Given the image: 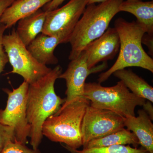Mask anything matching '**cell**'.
<instances>
[{"label": "cell", "instance_id": "obj_14", "mask_svg": "<svg viewBox=\"0 0 153 153\" xmlns=\"http://www.w3.org/2000/svg\"><path fill=\"white\" fill-rule=\"evenodd\" d=\"M52 0H15L6 9L1 18L0 24L10 28L19 20L29 16Z\"/></svg>", "mask_w": 153, "mask_h": 153}, {"label": "cell", "instance_id": "obj_17", "mask_svg": "<svg viewBox=\"0 0 153 153\" xmlns=\"http://www.w3.org/2000/svg\"><path fill=\"white\" fill-rule=\"evenodd\" d=\"M135 95L153 102V88L131 70L123 69L113 74Z\"/></svg>", "mask_w": 153, "mask_h": 153}, {"label": "cell", "instance_id": "obj_1", "mask_svg": "<svg viewBox=\"0 0 153 153\" xmlns=\"http://www.w3.org/2000/svg\"><path fill=\"white\" fill-rule=\"evenodd\" d=\"M62 72V67L57 65L45 76L29 84L27 116L30 126V144L34 149H38L42 142L44 122L56 113L65 102V99L58 96L55 90V81Z\"/></svg>", "mask_w": 153, "mask_h": 153}, {"label": "cell", "instance_id": "obj_6", "mask_svg": "<svg viewBox=\"0 0 153 153\" xmlns=\"http://www.w3.org/2000/svg\"><path fill=\"white\" fill-rule=\"evenodd\" d=\"M2 45L8 57L13 70L8 74H17L22 76L29 84L36 82L52 70L38 63L28 51L27 47L13 29L8 35L3 36Z\"/></svg>", "mask_w": 153, "mask_h": 153}, {"label": "cell", "instance_id": "obj_4", "mask_svg": "<svg viewBox=\"0 0 153 153\" xmlns=\"http://www.w3.org/2000/svg\"><path fill=\"white\" fill-rule=\"evenodd\" d=\"M90 102L84 97H78L45 121L43 135L51 141L64 144L72 149L82 146L81 126Z\"/></svg>", "mask_w": 153, "mask_h": 153}, {"label": "cell", "instance_id": "obj_7", "mask_svg": "<svg viewBox=\"0 0 153 153\" xmlns=\"http://www.w3.org/2000/svg\"><path fill=\"white\" fill-rule=\"evenodd\" d=\"M29 84L24 81L19 87L3 90L7 95L4 109H0V123L13 128L15 142L26 144L30 137V126L27 116Z\"/></svg>", "mask_w": 153, "mask_h": 153}, {"label": "cell", "instance_id": "obj_3", "mask_svg": "<svg viewBox=\"0 0 153 153\" xmlns=\"http://www.w3.org/2000/svg\"><path fill=\"white\" fill-rule=\"evenodd\" d=\"M119 36L120 52L116 61L107 71L99 76L98 82H105L115 71L127 67H138L153 72V60L143 49L142 40L145 29L136 22H129L120 18L114 27Z\"/></svg>", "mask_w": 153, "mask_h": 153}, {"label": "cell", "instance_id": "obj_20", "mask_svg": "<svg viewBox=\"0 0 153 153\" xmlns=\"http://www.w3.org/2000/svg\"><path fill=\"white\" fill-rule=\"evenodd\" d=\"M0 153H41L39 149L28 148L26 144L17 142L9 141Z\"/></svg>", "mask_w": 153, "mask_h": 153}, {"label": "cell", "instance_id": "obj_11", "mask_svg": "<svg viewBox=\"0 0 153 153\" xmlns=\"http://www.w3.org/2000/svg\"><path fill=\"white\" fill-rule=\"evenodd\" d=\"M120 41L115 28H109L104 34L89 44L85 50L87 54L88 68L100 62L112 59L119 51Z\"/></svg>", "mask_w": 153, "mask_h": 153}, {"label": "cell", "instance_id": "obj_23", "mask_svg": "<svg viewBox=\"0 0 153 153\" xmlns=\"http://www.w3.org/2000/svg\"><path fill=\"white\" fill-rule=\"evenodd\" d=\"M65 0H52L50 2L43 7V10L45 12H50L55 9L58 8L59 6L65 1Z\"/></svg>", "mask_w": 153, "mask_h": 153}, {"label": "cell", "instance_id": "obj_16", "mask_svg": "<svg viewBox=\"0 0 153 153\" xmlns=\"http://www.w3.org/2000/svg\"><path fill=\"white\" fill-rule=\"evenodd\" d=\"M47 15V12L41 9L18 22L16 32L26 47L42 33Z\"/></svg>", "mask_w": 153, "mask_h": 153}, {"label": "cell", "instance_id": "obj_27", "mask_svg": "<svg viewBox=\"0 0 153 153\" xmlns=\"http://www.w3.org/2000/svg\"><path fill=\"white\" fill-rule=\"evenodd\" d=\"M108 1V0H88V5L95 4L96 3L103 2L106 1Z\"/></svg>", "mask_w": 153, "mask_h": 153}, {"label": "cell", "instance_id": "obj_9", "mask_svg": "<svg viewBox=\"0 0 153 153\" xmlns=\"http://www.w3.org/2000/svg\"><path fill=\"white\" fill-rule=\"evenodd\" d=\"M88 0H70L60 8L47 12L42 33L68 39L83 14Z\"/></svg>", "mask_w": 153, "mask_h": 153}, {"label": "cell", "instance_id": "obj_10", "mask_svg": "<svg viewBox=\"0 0 153 153\" xmlns=\"http://www.w3.org/2000/svg\"><path fill=\"white\" fill-rule=\"evenodd\" d=\"M87 54L83 50L76 58L71 60L66 71L59 76L60 79H65L66 90L65 101L60 108H63L71 101L78 97H84L85 80L91 73L103 70L106 64L92 68H88L87 63Z\"/></svg>", "mask_w": 153, "mask_h": 153}, {"label": "cell", "instance_id": "obj_18", "mask_svg": "<svg viewBox=\"0 0 153 153\" xmlns=\"http://www.w3.org/2000/svg\"><path fill=\"white\" fill-rule=\"evenodd\" d=\"M132 145L134 147L139 145L138 140L133 133L123 128L102 137L92 140L85 147L92 148L105 147L117 145Z\"/></svg>", "mask_w": 153, "mask_h": 153}, {"label": "cell", "instance_id": "obj_25", "mask_svg": "<svg viewBox=\"0 0 153 153\" xmlns=\"http://www.w3.org/2000/svg\"><path fill=\"white\" fill-rule=\"evenodd\" d=\"M15 0H0V18L7 8L10 6Z\"/></svg>", "mask_w": 153, "mask_h": 153}, {"label": "cell", "instance_id": "obj_22", "mask_svg": "<svg viewBox=\"0 0 153 153\" xmlns=\"http://www.w3.org/2000/svg\"><path fill=\"white\" fill-rule=\"evenodd\" d=\"M6 30L5 26L0 24V74L4 71L6 64L9 62L8 57L4 50L2 42L3 36Z\"/></svg>", "mask_w": 153, "mask_h": 153}, {"label": "cell", "instance_id": "obj_15", "mask_svg": "<svg viewBox=\"0 0 153 153\" xmlns=\"http://www.w3.org/2000/svg\"><path fill=\"white\" fill-rule=\"evenodd\" d=\"M120 12H126L134 15L136 22L142 26L146 33L153 36V1L126 0L119 7Z\"/></svg>", "mask_w": 153, "mask_h": 153}, {"label": "cell", "instance_id": "obj_8", "mask_svg": "<svg viewBox=\"0 0 153 153\" xmlns=\"http://www.w3.org/2000/svg\"><path fill=\"white\" fill-rule=\"evenodd\" d=\"M125 118L116 113L89 105L82 120V146L92 140L104 137L125 128Z\"/></svg>", "mask_w": 153, "mask_h": 153}, {"label": "cell", "instance_id": "obj_2", "mask_svg": "<svg viewBox=\"0 0 153 153\" xmlns=\"http://www.w3.org/2000/svg\"><path fill=\"white\" fill-rule=\"evenodd\" d=\"M123 1L108 0L98 5H87L68 39L71 46L69 60L76 58L89 44L104 34L113 18L120 12Z\"/></svg>", "mask_w": 153, "mask_h": 153}, {"label": "cell", "instance_id": "obj_19", "mask_svg": "<svg viewBox=\"0 0 153 153\" xmlns=\"http://www.w3.org/2000/svg\"><path fill=\"white\" fill-rule=\"evenodd\" d=\"M70 153H150L141 147H132L130 145H117L105 147L83 148L82 150L72 149L62 145Z\"/></svg>", "mask_w": 153, "mask_h": 153}, {"label": "cell", "instance_id": "obj_26", "mask_svg": "<svg viewBox=\"0 0 153 153\" xmlns=\"http://www.w3.org/2000/svg\"><path fill=\"white\" fill-rule=\"evenodd\" d=\"M143 106V107L144 110L147 113L151 119L153 120V108L152 102L149 101L146 102Z\"/></svg>", "mask_w": 153, "mask_h": 153}, {"label": "cell", "instance_id": "obj_21", "mask_svg": "<svg viewBox=\"0 0 153 153\" xmlns=\"http://www.w3.org/2000/svg\"><path fill=\"white\" fill-rule=\"evenodd\" d=\"M9 141H15L13 128L0 123V153Z\"/></svg>", "mask_w": 153, "mask_h": 153}, {"label": "cell", "instance_id": "obj_13", "mask_svg": "<svg viewBox=\"0 0 153 153\" xmlns=\"http://www.w3.org/2000/svg\"><path fill=\"white\" fill-rule=\"evenodd\" d=\"M137 117L125 118V127L134 134L139 144L150 153H153V124L144 110L138 111Z\"/></svg>", "mask_w": 153, "mask_h": 153}, {"label": "cell", "instance_id": "obj_12", "mask_svg": "<svg viewBox=\"0 0 153 153\" xmlns=\"http://www.w3.org/2000/svg\"><path fill=\"white\" fill-rule=\"evenodd\" d=\"M64 43L66 41L62 37L41 33L27 47L38 63L47 66L58 63V59L54 55V51L59 44Z\"/></svg>", "mask_w": 153, "mask_h": 153}, {"label": "cell", "instance_id": "obj_24", "mask_svg": "<svg viewBox=\"0 0 153 153\" xmlns=\"http://www.w3.org/2000/svg\"><path fill=\"white\" fill-rule=\"evenodd\" d=\"M142 42V43H144V44H146L151 54L153 55V36H149V35H148L147 34H146V33H145L143 36Z\"/></svg>", "mask_w": 153, "mask_h": 153}, {"label": "cell", "instance_id": "obj_5", "mask_svg": "<svg viewBox=\"0 0 153 153\" xmlns=\"http://www.w3.org/2000/svg\"><path fill=\"white\" fill-rule=\"evenodd\" d=\"M84 97L91 106L111 111L124 118L135 116L136 107L146 102L144 99L130 92L121 80L111 87L102 86L99 82H85Z\"/></svg>", "mask_w": 153, "mask_h": 153}]
</instances>
